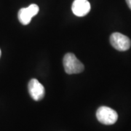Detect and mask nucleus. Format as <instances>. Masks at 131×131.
<instances>
[{"label":"nucleus","mask_w":131,"mask_h":131,"mask_svg":"<svg viewBox=\"0 0 131 131\" xmlns=\"http://www.w3.org/2000/svg\"><path fill=\"white\" fill-rule=\"evenodd\" d=\"M63 67L66 74H79L84 70V65L80 62L73 53H67L63 57Z\"/></svg>","instance_id":"f257e3e1"},{"label":"nucleus","mask_w":131,"mask_h":131,"mask_svg":"<svg viewBox=\"0 0 131 131\" xmlns=\"http://www.w3.org/2000/svg\"><path fill=\"white\" fill-rule=\"evenodd\" d=\"M96 117L101 123L106 125H111L117 121L118 114L112 108L101 106L96 112Z\"/></svg>","instance_id":"f03ea898"},{"label":"nucleus","mask_w":131,"mask_h":131,"mask_svg":"<svg viewBox=\"0 0 131 131\" xmlns=\"http://www.w3.org/2000/svg\"><path fill=\"white\" fill-rule=\"evenodd\" d=\"M110 43L114 48L119 51H126L130 49L131 41L127 36L121 33H113L110 37Z\"/></svg>","instance_id":"7ed1b4c3"},{"label":"nucleus","mask_w":131,"mask_h":131,"mask_svg":"<svg viewBox=\"0 0 131 131\" xmlns=\"http://www.w3.org/2000/svg\"><path fill=\"white\" fill-rule=\"evenodd\" d=\"M39 8L35 4L29 5L28 7H24L19 10L18 17L19 21L23 25H28L34 16L39 13Z\"/></svg>","instance_id":"20e7f679"},{"label":"nucleus","mask_w":131,"mask_h":131,"mask_svg":"<svg viewBox=\"0 0 131 131\" xmlns=\"http://www.w3.org/2000/svg\"><path fill=\"white\" fill-rule=\"evenodd\" d=\"M28 90L31 97L36 101L42 100L45 94L44 86L36 79H32L29 81Z\"/></svg>","instance_id":"39448f33"},{"label":"nucleus","mask_w":131,"mask_h":131,"mask_svg":"<svg viewBox=\"0 0 131 131\" xmlns=\"http://www.w3.org/2000/svg\"><path fill=\"white\" fill-rule=\"evenodd\" d=\"M90 9V4L88 0H74L71 7L73 13L78 17L88 15Z\"/></svg>","instance_id":"423d86ee"},{"label":"nucleus","mask_w":131,"mask_h":131,"mask_svg":"<svg viewBox=\"0 0 131 131\" xmlns=\"http://www.w3.org/2000/svg\"><path fill=\"white\" fill-rule=\"evenodd\" d=\"M126 2L127 5H128V7H129V8L131 9V0H126Z\"/></svg>","instance_id":"0eeeda50"},{"label":"nucleus","mask_w":131,"mask_h":131,"mask_svg":"<svg viewBox=\"0 0 131 131\" xmlns=\"http://www.w3.org/2000/svg\"><path fill=\"white\" fill-rule=\"evenodd\" d=\"M1 55H2V52H1V50H0V57H1Z\"/></svg>","instance_id":"6e6552de"}]
</instances>
